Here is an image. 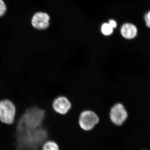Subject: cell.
Masks as SVG:
<instances>
[{"instance_id":"1","label":"cell","mask_w":150,"mask_h":150,"mask_svg":"<svg viewBox=\"0 0 150 150\" xmlns=\"http://www.w3.org/2000/svg\"><path fill=\"white\" fill-rule=\"evenodd\" d=\"M45 117V110L37 107L30 108L16 122L15 130L22 131L37 129L43 126Z\"/></svg>"},{"instance_id":"2","label":"cell","mask_w":150,"mask_h":150,"mask_svg":"<svg viewBox=\"0 0 150 150\" xmlns=\"http://www.w3.org/2000/svg\"><path fill=\"white\" fill-rule=\"evenodd\" d=\"M16 109L13 103L8 99L0 100V122L8 125L15 123Z\"/></svg>"},{"instance_id":"3","label":"cell","mask_w":150,"mask_h":150,"mask_svg":"<svg viewBox=\"0 0 150 150\" xmlns=\"http://www.w3.org/2000/svg\"><path fill=\"white\" fill-rule=\"evenodd\" d=\"M99 118L95 112L91 110H85L79 117V124L81 129L85 131H90L98 123Z\"/></svg>"},{"instance_id":"4","label":"cell","mask_w":150,"mask_h":150,"mask_svg":"<svg viewBox=\"0 0 150 150\" xmlns=\"http://www.w3.org/2000/svg\"><path fill=\"white\" fill-rule=\"evenodd\" d=\"M128 116L127 110L121 103L115 104L110 109V121L116 126H120L123 125L126 121Z\"/></svg>"},{"instance_id":"5","label":"cell","mask_w":150,"mask_h":150,"mask_svg":"<svg viewBox=\"0 0 150 150\" xmlns=\"http://www.w3.org/2000/svg\"><path fill=\"white\" fill-rule=\"evenodd\" d=\"M50 17L45 13L38 12L33 17L31 23L33 26L38 30L46 29L49 25Z\"/></svg>"},{"instance_id":"6","label":"cell","mask_w":150,"mask_h":150,"mask_svg":"<svg viewBox=\"0 0 150 150\" xmlns=\"http://www.w3.org/2000/svg\"><path fill=\"white\" fill-rule=\"evenodd\" d=\"M71 103L67 98L60 96L56 98L53 103V108L57 113L62 115L67 114L71 109Z\"/></svg>"},{"instance_id":"7","label":"cell","mask_w":150,"mask_h":150,"mask_svg":"<svg viewBox=\"0 0 150 150\" xmlns=\"http://www.w3.org/2000/svg\"><path fill=\"white\" fill-rule=\"evenodd\" d=\"M121 35L127 39H132L136 37L138 33V29L136 25L131 23L123 24L121 28Z\"/></svg>"},{"instance_id":"8","label":"cell","mask_w":150,"mask_h":150,"mask_svg":"<svg viewBox=\"0 0 150 150\" xmlns=\"http://www.w3.org/2000/svg\"><path fill=\"white\" fill-rule=\"evenodd\" d=\"M41 150H60L59 145L53 140L46 141L41 148Z\"/></svg>"},{"instance_id":"9","label":"cell","mask_w":150,"mask_h":150,"mask_svg":"<svg viewBox=\"0 0 150 150\" xmlns=\"http://www.w3.org/2000/svg\"><path fill=\"white\" fill-rule=\"evenodd\" d=\"M101 31L103 34L108 36L112 34L113 32V28L110 26L108 23H104L101 26Z\"/></svg>"},{"instance_id":"10","label":"cell","mask_w":150,"mask_h":150,"mask_svg":"<svg viewBox=\"0 0 150 150\" xmlns=\"http://www.w3.org/2000/svg\"><path fill=\"white\" fill-rule=\"evenodd\" d=\"M6 6L3 0H0V17L2 16L6 11Z\"/></svg>"},{"instance_id":"11","label":"cell","mask_w":150,"mask_h":150,"mask_svg":"<svg viewBox=\"0 0 150 150\" xmlns=\"http://www.w3.org/2000/svg\"><path fill=\"white\" fill-rule=\"evenodd\" d=\"M144 18L147 27L150 28V11L145 15Z\"/></svg>"},{"instance_id":"12","label":"cell","mask_w":150,"mask_h":150,"mask_svg":"<svg viewBox=\"0 0 150 150\" xmlns=\"http://www.w3.org/2000/svg\"><path fill=\"white\" fill-rule=\"evenodd\" d=\"M108 23V24L110 25V26H111V27H112L113 29L115 28L117 25L116 21L113 20H110L109 21Z\"/></svg>"}]
</instances>
